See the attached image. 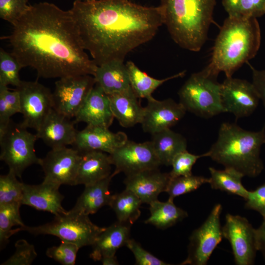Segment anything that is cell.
<instances>
[{"mask_svg": "<svg viewBox=\"0 0 265 265\" xmlns=\"http://www.w3.org/2000/svg\"><path fill=\"white\" fill-rule=\"evenodd\" d=\"M205 157H207L206 153L196 155L189 153L187 150L178 153L171 162L172 169L169 173L170 178L192 175V167L197 159Z\"/></svg>", "mask_w": 265, "mask_h": 265, "instance_id": "cell-38", "label": "cell"}, {"mask_svg": "<svg viewBox=\"0 0 265 265\" xmlns=\"http://www.w3.org/2000/svg\"><path fill=\"white\" fill-rule=\"evenodd\" d=\"M60 186L45 181L39 185L23 184L22 205L46 211L55 216L66 213L62 206L64 196L60 193Z\"/></svg>", "mask_w": 265, "mask_h": 265, "instance_id": "cell-19", "label": "cell"}, {"mask_svg": "<svg viewBox=\"0 0 265 265\" xmlns=\"http://www.w3.org/2000/svg\"><path fill=\"white\" fill-rule=\"evenodd\" d=\"M126 246L133 254L135 264L138 265H169L145 250L139 243L130 238Z\"/></svg>", "mask_w": 265, "mask_h": 265, "instance_id": "cell-42", "label": "cell"}, {"mask_svg": "<svg viewBox=\"0 0 265 265\" xmlns=\"http://www.w3.org/2000/svg\"><path fill=\"white\" fill-rule=\"evenodd\" d=\"M265 143V127L251 132L226 122L221 125L216 142L206 153L225 168H233L244 176L255 177L264 169L260 154Z\"/></svg>", "mask_w": 265, "mask_h": 265, "instance_id": "cell-4", "label": "cell"}, {"mask_svg": "<svg viewBox=\"0 0 265 265\" xmlns=\"http://www.w3.org/2000/svg\"><path fill=\"white\" fill-rule=\"evenodd\" d=\"M16 89L20 95L22 124L37 130L53 109V93L37 80L22 81Z\"/></svg>", "mask_w": 265, "mask_h": 265, "instance_id": "cell-11", "label": "cell"}, {"mask_svg": "<svg viewBox=\"0 0 265 265\" xmlns=\"http://www.w3.org/2000/svg\"><path fill=\"white\" fill-rule=\"evenodd\" d=\"M114 118L108 95L95 83L75 117L74 122L109 128Z\"/></svg>", "mask_w": 265, "mask_h": 265, "instance_id": "cell-21", "label": "cell"}, {"mask_svg": "<svg viewBox=\"0 0 265 265\" xmlns=\"http://www.w3.org/2000/svg\"><path fill=\"white\" fill-rule=\"evenodd\" d=\"M83 47L98 66L151 40L163 24L162 8L129 0H76L70 9Z\"/></svg>", "mask_w": 265, "mask_h": 265, "instance_id": "cell-2", "label": "cell"}, {"mask_svg": "<svg viewBox=\"0 0 265 265\" xmlns=\"http://www.w3.org/2000/svg\"><path fill=\"white\" fill-rule=\"evenodd\" d=\"M103 265H118L119 263L115 255L103 257L101 261Z\"/></svg>", "mask_w": 265, "mask_h": 265, "instance_id": "cell-46", "label": "cell"}, {"mask_svg": "<svg viewBox=\"0 0 265 265\" xmlns=\"http://www.w3.org/2000/svg\"><path fill=\"white\" fill-rule=\"evenodd\" d=\"M216 0H161L164 24L181 48L199 51L213 22Z\"/></svg>", "mask_w": 265, "mask_h": 265, "instance_id": "cell-5", "label": "cell"}, {"mask_svg": "<svg viewBox=\"0 0 265 265\" xmlns=\"http://www.w3.org/2000/svg\"><path fill=\"white\" fill-rule=\"evenodd\" d=\"M22 123L11 121L3 134L0 136V159L17 177L21 178L24 170L33 164L39 165L40 159L36 155V134L29 132Z\"/></svg>", "mask_w": 265, "mask_h": 265, "instance_id": "cell-8", "label": "cell"}, {"mask_svg": "<svg viewBox=\"0 0 265 265\" xmlns=\"http://www.w3.org/2000/svg\"><path fill=\"white\" fill-rule=\"evenodd\" d=\"M128 139L123 132L115 133L107 127L87 125L83 130L77 131L73 145L80 153L98 151L109 154Z\"/></svg>", "mask_w": 265, "mask_h": 265, "instance_id": "cell-17", "label": "cell"}, {"mask_svg": "<svg viewBox=\"0 0 265 265\" xmlns=\"http://www.w3.org/2000/svg\"><path fill=\"white\" fill-rule=\"evenodd\" d=\"M95 83L94 77L88 75L59 78L53 93V109L67 118H75Z\"/></svg>", "mask_w": 265, "mask_h": 265, "instance_id": "cell-10", "label": "cell"}, {"mask_svg": "<svg viewBox=\"0 0 265 265\" xmlns=\"http://www.w3.org/2000/svg\"><path fill=\"white\" fill-rule=\"evenodd\" d=\"M261 30L257 18L229 16L225 20L215 39L209 64L204 70L217 77L226 78L256 55L261 44Z\"/></svg>", "mask_w": 265, "mask_h": 265, "instance_id": "cell-3", "label": "cell"}, {"mask_svg": "<svg viewBox=\"0 0 265 265\" xmlns=\"http://www.w3.org/2000/svg\"><path fill=\"white\" fill-rule=\"evenodd\" d=\"M186 109L171 98L159 101L153 97L144 107L141 124L143 131L153 134L170 129L185 115Z\"/></svg>", "mask_w": 265, "mask_h": 265, "instance_id": "cell-16", "label": "cell"}, {"mask_svg": "<svg viewBox=\"0 0 265 265\" xmlns=\"http://www.w3.org/2000/svg\"><path fill=\"white\" fill-rule=\"evenodd\" d=\"M113 173L94 184L85 186L72 211L88 215L96 213L103 207L109 206L112 195L109 187Z\"/></svg>", "mask_w": 265, "mask_h": 265, "instance_id": "cell-26", "label": "cell"}, {"mask_svg": "<svg viewBox=\"0 0 265 265\" xmlns=\"http://www.w3.org/2000/svg\"><path fill=\"white\" fill-rule=\"evenodd\" d=\"M131 226L117 221L106 227L92 244L90 258L99 261L104 257L115 255L117 250L126 245L130 238Z\"/></svg>", "mask_w": 265, "mask_h": 265, "instance_id": "cell-22", "label": "cell"}, {"mask_svg": "<svg viewBox=\"0 0 265 265\" xmlns=\"http://www.w3.org/2000/svg\"><path fill=\"white\" fill-rule=\"evenodd\" d=\"M105 228L93 223L88 215L70 210L65 213L55 215L50 222L37 226L25 225L19 227V230L27 231L35 236H54L62 241L76 244L80 248L92 245Z\"/></svg>", "mask_w": 265, "mask_h": 265, "instance_id": "cell-7", "label": "cell"}, {"mask_svg": "<svg viewBox=\"0 0 265 265\" xmlns=\"http://www.w3.org/2000/svg\"><path fill=\"white\" fill-rule=\"evenodd\" d=\"M209 178L203 176H179L170 178L166 192L169 198L174 200L175 197L196 190L202 185L209 183Z\"/></svg>", "mask_w": 265, "mask_h": 265, "instance_id": "cell-37", "label": "cell"}, {"mask_svg": "<svg viewBox=\"0 0 265 265\" xmlns=\"http://www.w3.org/2000/svg\"><path fill=\"white\" fill-rule=\"evenodd\" d=\"M221 96L226 112L233 113L237 119L250 115L260 100L252 83L232 77L221 83Z\"/></svg>", "mask_w": 265, "mask_h": 265, "instance_id": "cell-15", "label": "cell"}, {"mask_svg": "<svg viewBox=\"0 0 265 265\" xmlns=\"http://www.w3.org/2000/svg\"><path fill=\"white\" fill-rule=\"evenodd\" d=\"M53 109L35 133L52 149L73 145L77 131L74 121Z\"/></svg>", "mask_w": 265, "mask_h": 265, "instance_id": "cell-20", "label": "cell"}, {"mask_svg": "<svg viewBox=\"0 0 265 265\" xmlns=\"http://www.w3.org/2000/svg\"><path fill=\"white\" fill-rule=\"evenodd\" d=\"M108 155L111 164L115 166V175L123 172L128 176L158 168L161 165L151 141L137 143L128 139Z\"/></svg>", "mask_w": 265, "mask_h": 265, "instance_id": "cell-12", "label": "cell"}, {"mask_svg": "<svg viewBox=\"0 0 265 265\" xmlns=\"http://www.w3.org/2000/svg\"><path fill=\"white\" fill-rule=\"evenodd\" d=\"M19 204L0 205V247L4 248L9 242V238L19 231V227L25 225L22 221Z\"/></svg>", "mask_w": 265, "mask_h": 265, "instance_id": "cell-32", "label": "cell"}, {"mask_svg": "<svg viewBox=\"0 0 265 265\" xmlns=\"http://www.w3.org/2000/svg\"><path fill=\"white\" fill-rule=\"evenodd\" d=\"M22 68V66L12 53L0 48V86H19L22 82L19 76V72Z\"/></svg>", "mask_w": 265, "mask_h": 265, "instance_id": "cell-35", "label": "cell"}, {"mask_svg": "<svg viewBox=\"0 0 265 265\" xmlns=\"http://www.w3.org/2000/svg\"><path fill=\"white\" fill-rule=\"evenodd\" d=\"M153 150L161 165L170 166L178 153L186 150L187 142L181 134L170 129L152 134Z\"/></svg>", "mask_w": 265, "mask_h": 265, "instance_id": "cell-27", "label": "cell"}, {"mask_svg": "<svg viewBox=\"0 0 265 265\" xmlns=\"http://www.w3.org/2000/svg\"><path fill=\"white\" fill-rule=\"evenodd\" d=\"M149 205L150 216L144 222L159 229L170 227L188 216L186 211L177 207L169 198L166 202L156 200Z\"/></svg>", "mask_w": 265, "mask_h": 265, "instance_id": "cell-29", "label": "cell"}, {"mask_svg": "<svg viewBox=\"0 0 265 265\" xmlns=\"http://www.w3.org/2000/svg\"><path fill=\"white\" fill-rule=\"evenodd\" d=\"M80 248L76 244L61 241L58 246L49 247L46 255L63 265H74L76 263L77 254Z\"/></svg>", "mask_w": 265, "mask_h": 265, "instance_id": "cell-41", "label": "cell"}, {"mask_svg": "<svg viewBox=\"0 0 265 265\" xmlns=\"http://www.w3.org/2000/svg\"><path fill=\"white\" fill-rule=\"evenodd\" d=\"M11 171L0 176V205L19 204L22 205L24 183L19 181Z\"/></svg>", "mask_w": 265, "mask_h": 265, "instance_id": "cell-36", "label": "cell"}, {"mask_svg": "<svg viewBox=\"0 0 265 265\" xmlns=\"http://www.w3.org/2000/svg\"><path fill=\"white\" fill-rule=\"evenodd\" d=\"M76 185L94 184L111 175L109 155L105 152L92 151L81 153Z\"/></svg>", "mask_w": 265, "mask_h": 265, "instance_id": "cell-24", "label": "cell"}, {"mask_svg": "<svg viewBox=\"0 0 265 265\" xmlns=\"http://www.w3.org/2000/svg\"><path fill=\"white\" fill-rule=\"evenodd\" d=\"M81 153L74 148L63 147L52 149L42 159L39 165L44 173V181L60 186H75Z\"/></svg>", "mask_w": 265, "mask_h": 265, "instance_id": "cell-14", "label": "cell"}, {"mask_svg": "<svg viewBox=\"0 0 265 265\" xmlns=\"http://www.w3.org/2000/svg\"><path fill=\"white\" fill-rule=\"evenodd\" d=\"M93 77L95 83L108 95L131 87L126 64L122 61L114 60L98 66Z\"/></svg>", "mask_w": 265, "mask_h": 265, "instance_id": "cell-25", "label": "cell"}, {"mask_svg": "<svg viewBox=\"0 0 265 265\" xmlns=\"http://www.w3.org/2000/svg\"><path fill=\"white\" fill-rule=\"evenodd\" d=\"M261 226L255 230V238L257 251H260L265 258V218Z\"/></svg>", "mask_w": 265, "mask_h": 265, "instance_id": "cell-45", "label": "cell"}, {"mask_svg": "<svg viewBox=\"0 0 265 265\" xmlns=\"http://www.w3.org/2000/svg\"><path fill=\"white\" fill-rule=\"evenodd\" d=\"M114 118L124 128H130L141 124L144 107L131 87L123 91L108 95Z\"/></svg>", "mask_w": 265, "mask_h": 265, "instance_id": "cell-23", "label": "cell"}, {"mask_svg": "<svg viewBox=\"0 0 265 265\" xmlns=\"http://www.w3.org/2000/svg\"><path fill=\"white\" fill-rule=\"evenodd\" d=\"M249 66L252 71V83L265 107V70H257Z\"/></svg>", "mask_w": 265, "mask_h": 265, "instance_id": "cell-44", "label": "cell"}, {"mask_svg": "<svg viewBox=\"0 0 265 265\" xmlns=\"http://www.w3.org/2000/svg\"><path fill=\"white\" fill-rule=\"evenodd\" d=\"M7 38L23 68L38 77L94 76L98 65L85 52L70 10L47 2L30 5Z\"/></svg>", "mask_w": 265, "mask_h": 265, "instance_id": "cell-1", "label": "cell"}, {"mask_svg": "<svg viewBox=\"0 0 265 265\" xmlns=\"http://www.w3.org/2000/svg\"><path fill=\"white\" fill-rule=\"evenodd\" d=\"M126 66L132 89L138 98L147 100L152 98V93L163 83L172 79L183 77L186 74V71H183L164 79L159 80L142 71L132 61L127 62Z\"/></svg>", "mask_w": 265, "mask_h": 265, "instance_id": "cell-28", "label": "cell"}, {"mask_svg": "<svg viewBox=\"0 0 265 265\" xmlns=\"http://www.w3.org/2000/svg\"><path fill=\"white\" fill-rule=\"evenodd\" d=\"M255 230L246 218L226 214L222 227L223 237L230 243L236 265L253 264L257 251Z\"/></svg>", "mask_w": 265, "mask_h": 265, "instance_id": "cell-13", "label": "cell"}, {"mask_svg": "<svg viewBox=\"0 0 265 265\" xmlns=\"http://www.w3.org/2000/svg\"><path fill=\"white\" fill-rule=\"evenodd\" d=\"M209 169L211 174L209 184L212 189L220 190L246 199L248 190L242 184L241 180L244 176L242 173L231 168L217 170L209 167Z\"/></svg>", "mask_w": 265, "mask_h": 265, "instance_id": "cell-31", "label": "cell"}, {"mask_svg": "<svg viewBox=\"0 0 265 265\" xmlns=\"http://www.w3.org/2000/svg\"><path fill=\"white\" fill-rule=\"evenodd\" d=\"M216 78L204 69L190 76L178 92L179 102L186 111L205 118L226 112Z\"/></svg>", "mask_w": 265, "mask_h": 265, "instance_id": "cell-6", "label": "cell"}, {"mask_svg": "<svg viewBox=\"0 0 265 265\" xmlns=\"http://www.w3.org/2000/svg\"><path fill=\"white\" fill-rule=\"evenodd\" d=\"M222 206L215 205L202 225L189 238L188 255L181 265H205L223 237L220 216Z\"/></svg>", "mask_w": 265, "mask_h": 265, "instance_id": "cell-9", "label": "cell"}, {"mask_svg": "<svg viewBox=\"0 0 265 265\" xmlns=\"http://www.w3.org/2000/svg\"><path fill=\"white\" fill-rule=\"evenodd\" d=\"M228 16L257 18L265 14V0H222Z\"/></svg>", "mask_w": 265, "mask_h": 265, "instance_id": "cell-33", "label": "cell"}, {"mask_svg": "<svg viewBox=\"0 0 265 265\" xmlns=\"http://www.w3.org/2000/svg\"><path fill=\"white\" fill-rule=\"evenodd\" d=\"M28 0H0V17L13 26L30 8Z\"/></svg>", "mask_w": 265, "mask_h": 265, "instance_id": "cell-39", "label": "cell"}, {"mask_svg": "<svg viewBox=\"0 0 265 265\" xmlns=\"http://www.w3.org/2000/svg\"><path fill=\"white\" fill-rule=\"evenodd\" d=\"M245 207L259 212L265 218V183L253 191H248Z\"/></svg>", "mask_w": 265, "mask_h": 265, "instance_id": "cell-43", "label": "cell"}, {"mask_svg": "<svg viewBox=\"0 0 265 265\" xmlns=\"http://www.w3.org/2000/svg\"><path fill=\"white\" fill-rule=\"evenodd\" d=\"M142 204L134 192L126 188L112 195L109 206L114 212L118 221L132 225L140 215Z\"/></svg>", "mask_w": 265, "mask_h": 265, "instance_id": "cell-30", "label": "cell"}, {"mask_svg": "<svg viewBox=\"0 0 265 265\" xmlns=\"http://www.w3.org/2000/svg\"><path fill=\"white\" fill-rule=\"evenodd\" d=\"M21 112L20 98L18 91H11L8 86H0V135L3 134L11 117Z\"/></svg>", "mask_w": 265, "mask_h": 265, "instance_id": "cell-34", "label": "cell"}, {"mask_svg": "<svg viewBox=\"0 0 265 265\" xmlns=\"http://www.w3.org/2000/svg\"><path fill=\"white\" fill-rule=\"evenodd\" d=\"M170 179L169 173L161 172L158 168L126 176L124 183L126 188L134 192L142 203L149 205L158 200L160 193L166 192Z\"/></svg>", "mask_w": 265, "mask_h": 265, "instance_id": "cell-18", "label": "cell"}, {"mask_svg": "<svg viewBox=\"0 0 265 265\" xmlns=\"http://www.w3.org/2000/svg\"><path fill=\"white\" fill-rule=\"evenodd\" d=\"M14 253L1 265H30L37 256L33 245L21 239L15 244Z\"/></svg>", "mask_w": 265, "mask_h": 265, "instance_id": "cell-40", "label": "cell"}]
</instances>
